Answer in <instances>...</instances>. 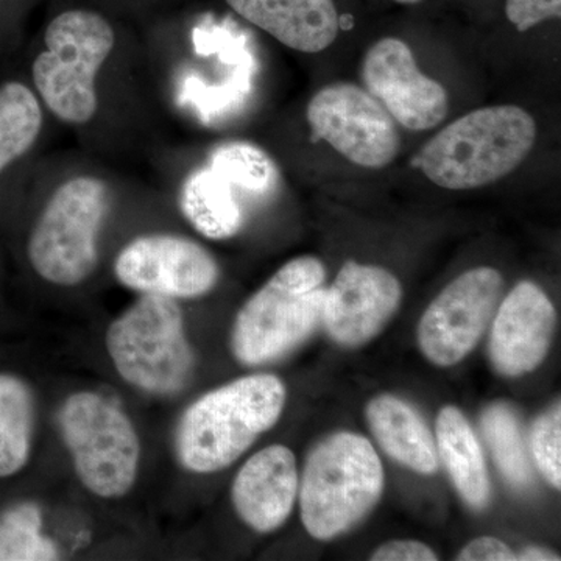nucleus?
<instances>
[{"mask_svg":"<svg viewBox=\"0 0 561 561\" xmlns=\"http://www.w3.org/2000/svg\"><path fill=\"white\" fill-rule=\"evenodd\" d=\"M298 490L305 529L316 540H332L381 500L382 461L367 438L337 432L309 454Z\"/></svg>","mask_w":561,"mask_h":561,"instance_id":"4","label":"nucleus"},{"mask_svg":"<svg viewBox=\"0 0 561 561\" xmlns=\"http://www.w3.org/2000/svg\"><path fill=\"white\" fill-rule=\"evenodd\" d=\"M373 561H437V553L430 546L415 540H394L379 546Z\"/></svg>","mask_w":561,"mask_h":561,"instance_id":"27","label":"nucleus"},{"mask_svg":"<svg viewBox=\"0 0 561 561\" xmlns=\"http://www.w3.org/2000/svg\"><path fill=\"white\" fill-rule=\"evenodd\" d=\"M556 309L537 284L523 280L502 301L490 332L494 370L507 378L534 371L545 360L556 330Z\"/></svg>","mask_w":561,"mask_h":561,"instance_id":"14","label":"nucleus"},{"mask_svg":"<svg viewBox=\"0 0 561 561\" xmlns=\"http://www.w3.org/2000/svg\"><path fill=\"white\" fill-rule=\"evenodd\" d=\"M435 443L461 500L476 511L485 508L491 496L489 470L478 435L459 409L446 405L438 413Z\"/></svg>","mask_w":561,"mask_h":561,"instance_id":"18","label":"nucleus"},{"mask_svg":"<svg viewBox=\"0 0 561 561\" xmlns=\"http://www.w3.org/2000/svg\"><path fill=\"white\" fill-rule=\"evenodd\" d=\"M122 286L140 295L191 300L209 294L220 268L201 243L176 234H147L127 243L114 261Z\"/></svg>","mask_w":561,"mask_h":561,"instance_id":"11","label":"nucleus"},{"mask_svg":"<svg viewBox=\"0 0 561 561\" xmlns=\"http://www.w3.org/2000/svg\"><path fill=\"white\" fill-rule=\"evenodd\" d=\"M459 561H515L516 553L504 541L493 537L476 538L461 549Z\"/></svg>","mask_w":561,"mask_h":561,"instance_id":"28","label":"nucleus"},{"mask_svg":"<svg viewBox=\"0 0 561 561\" xmlns=\"http://www.w3.org/2000/svg\"><path fill=\"white\" fill-rule=\"evenodd\" d=\"M516 560L523 561H559L560 557L549 549L540 548V546H527L522 552L516 553Z\"/></svg>","mask_w":561,"mask_h":561,"instance_id":"29","label":"nucleus"},{"mask_svg":"<svg viewBox=\"0 0 561 561\" xmlns=\"http://www.w3.org/2000/svg\"><path fill=\"white\" fill-rule=\"evenodd\" d=\"M397 2H400V3H416V2H420V0H397Z\"/></svg>","mask_w":561,"mask_h":561,"instance_id":"30","label":"nucleus"},{"mask_svg":"<svg viewBox=\"0 0 561 561\" xmlns=\"http://www.w3.org/2000/svg\"><path fill=\"white\" fill-rule=\"evenodd\" d=\"M481 423L502 476L515 489L529 486L534 474L516 413L507 404H491L483 412Z\"/></svg>","mask_w":561,"mask_h":561,"instance_id":"22","label":"nucleus"},{"mask_svg":"<svg viewBox=\"0 0 561 561\" xmlns=\"http://www.w3.org/2000/svg\"><path fill=\"white\" fill-rule=\"evenodd\" d=\"M324 276L320 260L297 257L251 295L232 324L236 359L247 367L271 364L311 337L323 317Z\"/></svg>","mask_w":561,"mask_h":561,"instance_id":"3","label":"nucleus"},{"mask_svg":"<svg viewBox=\"0 0 561 561\" xmlns=\"http://www.w3.org/2000/svg\"><path fill=\"white\" fill-rule=\"evenodd\" d=\"M60 560L57 542L43 534V513L21 502L0 515V561Z\"/></svg>","mask_w":561,"mask_h":561,"instance_id":"23","label":"nucleus"},{"mask_svg":"<svg viewBox=\"0 0 561 561\" xmlns=\"http://www.w3.org/2000/svg\"><path fill=\"white\" fill-rule=\"evenodd\" d=\"M35 426L32 387L18 376L0 373V479L11 478L27 467Z\"/></svg>","mask_w":561,"mask_h":561,"instance_id":"20","label":"nucleus"},{"mask_svg":"<svg viewBox=\"0 0 561 561\" xmlns=\"http://www.w3.org/2000/svg\"><path fill=\"white\" fill-rule=\"evenodd\" d=\"M57 423L84 489L103 500H116L133 489L140 442L119 404L95 391H79L62 402Z\"/></svg>","mask_w":561,"mask_h":561,"instance_id":"7","label":"nucleus"},{"mask_svg":"<svg viewBox=\"0 0 561 561\" xmlns=\"http://www.w3.org/2000/svg\"><path fill=\"white\" fill-rule=\"evenodd\" d=\"M502 284L496 268H472L431 302L419 324L420 348L427 360L453 367L474 350L496 311Z\"/></svg>","mask_w":561,"mask_h":561,"instance_id":"10","label":"nucleus"},{"mask_svg":"<svg viewBox=\"0 0 561 561\" xmlns=\"http://www.w3.org/2000/svg\"><path fill=\"white\" fill-rule=\"evenodd\" d=\"M286 398V386L271 373L243 376L202 394L176 424V460L195 474L225 470L278 423Z\"/></svg>","mask_w":561,"mask_h":561,"instance_id":"1","label":"nucleus"},{"mask_svg":"<svg viewBox=\"0 0 561 561\" xmlns=\"http://www.w3.org/2000/svg\"><path fill=\"white\" fill-rule=\"evenodd\" d=\"M43 128L35 92L18 81L0 87V172L32 149Z\"/></svg>","mask_w":561,"mask_h":561,"instance_id":"21","label":"nucleus"},{"mask_svg":"<svg viewBox=\"0 0 561 561\" xmlns=\"http://www.w3.org/2000/svg\"><path fill=\"white\" fill-rule=\"evenodd\" d=\"M209 168L224 176L232 187L253 195H267L278 183V171L272 158L253 144L230 142L210 154Z\"/></svg>","mask_w":561,"mask_h":561,"instance_id":"24","label":"nucleus"},{"mask_svg":"<svg viewBox=\"0 0 561 561\" xmlns=\"http://www.w3.org/2000/svg\"><path fill=\"white\" fill-rule=\"evenodd\" d=\"M364 81L373 98L408 130H431L448 114L445 88L421 72L404 41L376 43L365 57Z\"/></svg>","mask_w":561,"mask_h":561,"instance_id":"12","label":"nucleus"},{"mask_svg":"<svg viewBox=\"0 0 561 561\" xmlns=\"http://www.w3.org/2000/svg\"><path fill=\"white\" fill-rule=\"evenodd\" d=\"M105 345L121 378L142 393L175 397L194 376V348L172 298L140 295L110 324Z\"/></svg>","mask_w":561,"mask_h":561,"instance_id":"5","label":"nucleus"},{"mask_svg":"<svg viewBox=\"0 0 561 561\" xmlns=\"http://www.w3.org/2000/svg\"><path fill=\"white\" fill-rule=\"evenodd\" d=\"M297 460L287 446L261 449L243 463L232 482L234 511L250 529L268 534L289 518L297 500Z\"/></svg>","mask_w":561,"mask_h":561,"instance_id":"15","label":"nucleus"},{"mask_svg":"<svg viewBox=\"0 0 561 561\" xmlns=\"http://www.w3.org/2000/svg\"><path fill=\"white\" fill-rule=\"evenodd\" d=\"M110 208L108 187L94 176L62 183L41 214L31 239L28 260L41 278L73 287L98 267L99 236Z\"/></svg>","mask_w":561,"mask_h":561,"instance_id":"8","label":"nucleus"},{"mask_svg":"<svg viewBox=\"0 0 561 561\" xmlns=\"http://www.w3.org/2000/svg\"><path fill=\"white\" fill-rule=\"evenodd\" d=\"M535 138L537 124L526 110L489 106L438 131L416 154L415 165L443 190H476L515 171Z\"/></svg>","mask_w":561,"mask_h":561,"instance_id":"2","label":"nucleus"},{"mask_svg":"<svg viewBox=\"0 0 561 561\" xmlns=\"http://www.w3.org/2000/svg\"><path fill=\"white\" fill-rule=\"evenodd\" d=\"M180 209L195 230L213 241L232 238L243 225L234 187L209 165L192 173L183 184Z\"/></svg>","mask_w":561,"mask_h":561,"instance_id":"19","label":"nucleus"},{"mask_svg":"<svg viewBox=\"0 0 561 561\" xmlns=\"http://www.w3.org/2000/svg\"><path fill=\"white\" fill-rule=\"evenodd\" d=\"M373 435L386 454L420 474H434L440 468L434 435L409 402L379 394L367 405Z\"/></svg>","mask_w":561,"mask_h":561,"instance_id":"17","label":"nucleus"},{"mask_svg":"<svg viewBox=\"0 0 561 561\" xmlns=\"http://www.w3.org/2000/svg\"><path fill=\"white\" fill-rule=\"evenodd\" d=\"M561 0H507L505 14L519 32L529 31L541 22L559 18Z\"/></svg>","mask_w":561,"mask_h":561,"instance_id":"26","label":"nucleus"},{"mask_svg":"<svg viewBox=\"0 0 561 561\" xmlns=\"http://www.w3.org/2000/svg\"><path fill=\"white\" fill-rule=\"evenodd\" d=\"M227 3L250 24L305 54L328 49L341 28L332 0H227Z\"/></svg>","mask_w":561,"mask_h":561,"instance_id":"16","label":"nucleus"},{"mask_svg":"<svg viewBox=\"0 0 561 561\" xmlns=\"http://www.w3.org/2000/svg\"><path fill=\"white\" fill-rule=\"evenodd\" d=\"M535 465L553 489H561V408L560 401L535 421L530 434Z\"/></svg>","mask_w":561,"mask_h":561,"instance_id":"25","label":"nucleus"},{"mask_svg":"<svg viewBox=\"0 0 561 561\" xmlns=\"http://www.w3.org/2000/svg\"><path fill=\"white\" fill-rule=\"evenodd\" d=\"M44 43L32 66L39 98L58 119L87 124L99 106L95 77L116 44L113 27L94 11L69 10L47 25Z\"/></svg>","mask_w":561,"mask_h":561,"instance_id":"6","label":"nucleus"},{"mask_svg":"<svg viewBox=\"0 0 561 561\" xmlns=\"http://www.w3.org/2000/svg\"><path fill=\"white\" fill-rule=\"evenodd\" d=\"M401 298L397 276L376 265L348 261L328 289L321 323L335 342L359 346L389 323Z\"/></svg>","mask_w":561,"mask_h":561,"instance_id":"13","label":"nucleus"},{"mask_svg":"<svg viewBox=\"0 0 561 561\" xmlns=\"http://www.w3.org/2000/svg\"><path fill=\"white\" fill-rule=\"evenodd\" d=\"M306 116L313 138L360 168H387L400 150V133L389 111L354 84L323 88L309 102Z\"/></svg>","mask_w":561,"mask_h":561,"instance_id":"9","label":"nucleus"}]
</instances>
